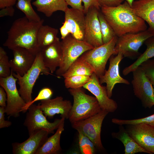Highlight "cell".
Here are the masks:
<instances>
[{
    "mask_svg": "<svg viewBox=\"0 0 154 154\" xmlns=\"http://www.w3.org/2000/svg\"><path fill=\"white\" fill-rule=\"evenodd\" d=\"M73 103L68 119L71 124L91 117L102 109L95 97L86 94L81 88L69 89Z\"/></svg>",
    "mask_w": 154,
    "mask_h": 154,
    "instance_id": "3",
    "label": "cell"
},
{
    "mask_svg": "<svg viewBox=\"0 0 154 154\" xmlns=\"http://www.w3.org/2000/svg\"><path fill=\"white\" fill-rule=\"evenodd\" d=\"M38 105L46 117L52 118L58 114L65 119H68L72 106L70 100H64L61 96L41 100Z\"/></svg>",
    "mask_w": 154,
    "mask_h": 154,
    "instance_id": "17",
    "label": "cell"
},
{
    "mask_svg": "<svg viewBox=\"0 0 154 154\" xmlns=\"http://www.w3.org/2000/svg\"><path fill=\"white\" fill-rule=\"evenodd\" d=\"M133 72L131 81L135 96L141 101L145 108L154 106V89L140 66Z\"/></svg>",
    "mask_w": 154,
    "mask_h": 154,
    "instance_id": "10",
    "label": "cell"
},
{
    "mask_svg": "<svg viewBox=\"0 0 154 154\" xmlns=\"http://www.w3.org/2000/svg\"><path fill=\"white\" fill-rule=\"evenodd\" d=\"M45 66L52 74L60 65L63 58V51L61 41L58 38L53 43L40 50Z\"/></svg>",
    "mask_w": 154,
    "mask_h": 154,
    "instance_id": "19",
    "label": "cell"
},
{
    "mask_svg": "<svg viewBox=\"0 0 154 154\" xmlns=\"http://www.w3.org/2000/svg\"><path fill=\"white\" fill-rule=\"evenodd\" d=\"M28 110L24 125L27 127L29 135L38 129L44 130L49 133H53L62 120L61 118L55 119L52 122H49L38 105L32 104Z\"/></svg>",
    "mask_w": 154,
    "mask_h": 154,
    "instance_id": "11",
    "label": "cell"
},
{
    "mask_svg": "<svg viewBox=\"0 0 154 154\" xmlns=\"http://www.w3.org/2000/svg\"><path fill=\"white\" fill-rule=\"evenodd\" d=\"M7 95L6 93L2 87H0V107L5 108L7 102Z\"/></svg>",
    "mask_w": 154,
    "mask_h": 154,
    "instance_id": "42",
    "label": "cell"
},
{
    "mask_svg": "<svg viewBox=\"0 0 154 154\" xmlns=\"http://www.w3.org/2000/svg\"><path fill=\"white\" fill-rule=\"evenodd\" d=\"M53 93L52 90L50 88L45 87L42 88L39 92L37 96L33 100L29 103H26L22 109L21 112H25L28 110L30 106L36 101L50 99Z\"/></svg>",
    "mask_w": 154,
    "mask_h": 154,
    "instance_id": "34",
    "label": "cell"
},
{
    "mask_svg": "<svg viewBox=\"0 0 154 154\" xmlns=\"http://www.w3.org/2000/svg\"><path fill=\"white\" fill-rule=\"evenodd\" d=\"M98 18L100 23L101 32L104 44L110 41L116 36L113 29L106 20L101 11H99Z\"/></svg>",
    "mask_w": 154,
    "mask_h": 154,
    "instance_id": "28",
    "label": "cell"
},
{
    "mask_svg": "<svg viewBox=\"0 0 154 154\" xmlns=\"http://www.w3.org/2000/svg\"><path fill=\"white\" fill-rule=\"evenodd\" d=\"M68 5L71 8L84 11V7L82 5V0H65Z\"/></svg>",
    "mask_w": 154,
    "mask_h": 154,
    "instance_id": "39",
    "label": "cell"
},
{
    "mask_svg": "<svg viewBox=\"0 0 154 154\" xmlns=\"http://www.w3.org/2000/svg\"><path fill=\"white\" fill-rule=\"evenodd\" d=\"M49 133L43 129L36 130L29 135V138L21 143L12 144L14 154H36L48 137Z\"/></svg>",
    "mask_w": 154,
    "mask_h": 154,
    "instance_id": "16",
    "label": "cell"
},
{
    "mask_svg": "<svg viewBox=\"0 0 154 154\" xmlns=\"http://www.w3.org/2000/svg\"><path fill=\"white\" fill-rule=\"evenodd\" d=\"M6 78L0 77V85L5 90L7 95V103L5 113L9 116L15 117L19 116L20 112L26 103L20 95L16 87L18 79L13 75Z\"/></svg>",
    "mask_w": 154,
    "mask_h": 154,
    "instance_id": "9",
    "label": "cell"
},
{
    "mask_svg": "<svg viewBox=\"0 0 154 154\" xmlns=\"http://www.w3.org/2000/svg\"><path fill=\"white\" fill-rule=\"evenodd\" d=\"M17 8L22 11L30 21L38 22L41 19L33 8L31 0H17Z\"/></svg>",
    "mask_w": 154,
    "mask_h": 154,
    "instance_id": "29",
    "label": "cell"
},
{
    "mask_svg": "<svg viewBox=\"0 0 154 154\" xmlns=\"http://www.w3.org/2000/svg\"><path fill=\"white\" fill-rule=\"evenodd\" d=\"M112 55L110 58V64L108 69L106 70L104 74L100 78L101 84L105 83L108 96L111 98L112 96L113 90L117 84H123L129 85L130 83L127 80L122 78L120 75L119 65L124 56L120 52L116 56Z\"/></svg>",
    "mask_w": 154,
    "mask_h": 154,
    "instance_id": "13",
    "label": "cell"
},
{
    "mask_svg": "<svg viewBox=\"0 0 154 154\" xmlns=\"http://www.w3.org/2000/svg\"><path fill=\"white\" fill-rule=\"evenodd\" d=\"M42 74H52L45 66L40 51L37 54L32 66L24 75L21 76L13 72V76L18 79L19 93L26 103L33 100L32 94L33 87L40 75Z\"/></svg>",
    "mask_w": 154,
    "mask_h": 154,
    "instance_id": "4",
    "label": "cell"
},
{
    "mask_svg": "<svg viewBox=\"0 0 154 154\" xmlns=\"http://www.w3.org/2000/svg\"><path fill=\"white\" fill-rule=\"evenodd\" d=\"M112 121L114 123L121 125L144 123L154 127V114L145 117L131 120L121 119L114 118L112 119Z\"/></svg>",
    "mask_w": 154,
    "mask_h": 154,
    "instance_id": "32",
    "label": "cell"
},
{
    "mask_svg": "<svg viewBox=\"0 0 154 154\" xmlns=\"http://www.w3.org/2000/svg\"><path fill=\"white\" fill-rule=\"evenodd\" d=\"M144 43L147 47L146 50L134 62L123 69L122 73L124 76L132 72L143 62L154 57V36L147 39Z\"/></svg>",
    "mask_w": 154,
    "mask_h": 154,
    "instance_id": "25",
    "label": "cell"
},
{
    "mask_svg": "<svg viewBox=\"0 0 154 154\" xmlns=\"http://www.w3.org/2000/svg\"><path fill=\"white\" fill-rule=\"evenodd\" d=\"M12 50L13 58L9 61L11 70L22 76L33 66L37 54L21 47H17Z\"/></svg>",
    "mask_w": 154,
    "mask_h": 154,
    "instance_id": "18",
    "label": "cell"
},
{
    "mask_svg": "<svg viewBox=\"0 0 154 154\" xmlns=\"http://www.w3.org/2000/svg\"><path fill=\"white\" fill-rule=\"evenodd\" d=\"M90 76L87 75H75L64 78L65 87L67 88H81L90 80Z\"/></svg>",
    "mask_w": 154,
    "mask_h": 154,
    "instance_id": "30",
    "label": "cell"
},
{
    "mask_svg": "<svg viewBox=\"0 0 154 154\" xmlns=\"http://www.w3.org/2000/svg\"><path fill=\"white\" fill-rule=\"evenodd\" d=\"M83 87L94 96L102 110L108 113L114 112L117 110V103L108 96L106 86L100 84L99 78L95 73L91 75L90 80Z\"/></svg>",
    "mask_w": 154,
    "mask_h": 154,
    "instance_id": "14",
    "label": "cell"
},
{
    "mask_svg": "<svg viewBox=\"0 0 154 154\" xmlns=\"http://www.w3.org/2000/svg\"><path fill=\"white\" fill-rule=\"evenodd\" d=\"M117 38L118 37L116 36L108 42L94 47L80 57L90 64L94 69V73L99 78L104 74L107 62L114 55Z\"/></svg>",
    "mask_w": 154,
    "mask_h": 154,
    "instance_id": "6",
    "label": "cell"
},
{
    "mask_svg": "<svg viewBox=\"0 0 154 154\" xmlns=\"http://www.w3.org/2000/svg\"><path fill=\"white\" fill-rule=\"evenodd\" d=\"M140 66L154 89V59L150 58L147 60L143 62Z\"/></svg>",
    "mask_w": 154,
    "mask_h": 154,
    "instance_id": "35",
    "label": "cell"
},
{
    "mask_svg": "<svg viewBox=\"0 0 154 154\" xmlns=\"http://www.w3.org/2000/svg\"><path fill=\"white\" fill-rule=\"evenodd\" d=\"M130 125L131 137L150 154L154 153V127L144 123Z\"/></svg>",
    "mask_w": 154,
    "mask_h": 154,
    "instance_id": "15",
    "label": "cell"
},
{
    "mask_svg": "<svg viewBox=\"0 0 154 154\" xmlns=\"http://www.w3.org/2000/svg\"><path fill=\"white\" fill-rule=\"evenodd\" d=\"M100 11L118 37L147 29L145 21L133 12L125 1L116 7H102Z\"/></svg>",
    "mask_w": 154,
    "mask_h": 154,
    "instance_id": "1",
    "label": "cell"
},
{
    "mask_svg": "<svg viewBox=\"0 0 154 154\" xmlns=\"http://www.w3.org/2000/svg\"><path fill=\"white\" fill-rule=\"evenodd\" d=\"M43 19L36 22L24 16L15 20L7 32V38L3 46L12 50L17 47L26 48L37 54L40 51L37 35Z\"/></svg>",
    "mask_w": 154,
    "mask_h": 154,
    "instance_id": "2",
    "label": "cell"
},
{
    "mask_svg": "<svg viewBox=\"0 0 154 154\" xmlns=\"http://www.w3.org/2000/svg\"><path fill=\"white\" fill-rule=\"evenodd\" d=\"M131 7L135 14L148 23L147 29L154 35V0L134 1Z\"/></svg>",
    "mask_w": 154,
    "mask_h": 154,
    "instance_id": "21",
    "label": "cell"
},
{
    "mask_svg": "<svg viewBox=\"0 0 154 154\" xmlns=\"http://www.w3.org/2000/svg\"><path fill=\"white\" fill-rule=\"evenodd\" d=\"M15 11L13 6L7 7L2 8L0 11V17L5 16H12L14 14Z\"/></svg>",
    "mask_w": 154,
    "mask_h": 154,
    "instance_id": "41",
    "label": "cell"
},
{
    "mask_svg": "<svg viewBox=\"0 0 154 154\" xmlns=\"http://www.w3.org/2000/svg\"><path fill=\"white\" fill-rule=\"evenodd\" d=\"M154 35L147 29L137 33H128L118 37L114 55L121 53L124 57L134 58L140 55L138 50L148 38Z\"/></svg>",
    "mask_w": 154,
    "mask_h": 154,
    "instance_id": "7",
    "label": "cell"
},
{
    "mask_svg": "<svg viewBox=\"0 0 154 154\" xmlns=\"http://www.w3.org/2000/svg\"><path fill=\"white\" fill-rule=\"evenodd\" d=\"M109 113L102 110L97 114L86 119L72 124V127L89 138L99 150L103 148L101 139L103 120Z\"/></svg>",
    "mask_w": 154,
    "mask_h": 154,
    "instance_id": "8",
    "label": "cell"
},
{
    "mask_svg": "<svg viewBox=\"0 0 154 154\" xmlns=\"http://www.w3.org/2000/svg\"><path fill=\"white\" fill-rule=\"evenodd\" d=\"M62 120L56 132L48 138L42 145L38 149L36 154H58L61 151L60 141L61 135L64 130L65 119L61 117Z\"/></svg>",
    "mask_w": 154,
    "mask_h": 154,
    "instance_id": "22",
    "label": "cell"
},
{
    "mask_svg": "<svg viewBox=\"0 0 154 154\" xmlns=\"http://www.w3.org/2000/svg\"><path fill=\"white\" fill-rule=\"evenodd\" d=\"M63 58L60 66L56 70V76H62L71 64L83 53L94 47L84 41L78 40L69 34L61 41Z\"/></svg>",
    "mask_w": 154,
    "mask_h": 154,
    "instance_id": "5",
    "label": "cell"
},
{
    "mask_svg": "<svg viewBox=\"0 0 154 154\" xmlns=\"http://www.w3.org/2000/svg\"><path fill=\"white\" fill-rule=\"evenodd\" d=\"M117 138L123 144L125 154H134L139 152L150 154L135 141L127 132L121 133Z\"/></svg>",
    "mask_w": 154,
    "mask_h": 154,
    "instance_id": "27",
    "label": "cell"
},
{
    "mask_svg": "<svg viewBox=\"0 0 154 154\" xmlns=\"http://www.w3.org/2000/svg\"><path fill=\"white\" fill-rule=\"evenodd\" d=\"M78 132V145L82 154H93L96 151V147L92 141L82 133Z\"/></svg>",
    "mask_w": 154,
    "mask_h": 154,
    "instance_id": "31",
    "label": "cell"
},
{
    "mask_svg": "<svg viewBox=\"0 0 154 154\" xmlns=\"http://www.w3.org/2000/svg\"><path fill=\"white\" fill-rule=\"evenodd\" d=\"M123 1H125L127 2L130 6L131 7L134 0H123Z\"/></svg>",
    "mask_w": 154,
    "mask_h": 154,
    "instance_id": "44",
    "label": "cell"
},
{
    "mask_svg": "<svg viewBox=\"0 0 154 154\" xmlns=\"http://www.w3.org/2000/svg\"><path fill=\"white\" fill-rule=\"evenodd\" d=\"M60 31L62 39L64 38L68 35L71 33L70 28L68 23L64 21L60 29Z\"/></svg>",
    "mask_w": 154,
    "mask_h": 154,
    "instance_id": "40",
    "label": "cell"
},
{
    "mask_svg": "<svg viewBox=\"0 0 154 154\" xmlns=\"http://www.w3.org/2000/svg\"><path fill=\"white\" fill-rule=\"evenodd\" d=\"M5 108L0 107V128L7 127H10L12 124L11 122L5 119Z\"/></svg>",
    "mask_w": 154,
    "mask_h": 154,
    "instance_id": "38",
    "label": "cell"
},
{
    "mask_svg": "<svg viewBox=\"0 0 154 154\" xmlns=\"http://www.w3.org/2000/svg\"><path fill=\"white\" fill-rule=\"evenodd\" d=\"M84 4V12L86 14L89 8L92 6L100 10L101 7L97 0H82Z\"/></svg>",
    "mask_w": 154,
    "mask_h": 154,
    "instance_id": "36",
    "label": "cell"
},
{
    "mask_svg": "<svg viewBox=\"0 0 154 154\" xmlns=\"http://www.w3.org/2000/svg\"><path fill=\"white\" fill-rule=\"evenodd\" d=\"M17 0H0V8L13 6L16 3Z\"/></svg>",
    "mask_w": 154,
    "mask_h": 154,
    "instance_id": "43",
    "label": "cell"
},
{
    "mask_svg": "<svg viewBox=\"0 0 154 154\" xmlns=\"http://www.w3.org/2000/svg\"><path fill=\"white\" fill-rule=\"evenodd\" d=\"M64 13V21L69 25L71 34L76 39L83 40L85 24V14L84 11L68 8Z\"/></svg>",
    "mask_w": 154,
    "mask_h": 154,
    "instance_id": "20",
    "label": "cell"
},
{
    "mask_svg": "<svg viewBox=\"0 0 154 154\" xmlns=\"http://www.w3.org/2000/svg\"><path fill=\"white\" fill-rule=\"evenodd\" d=\"M92 6L85 14V24L84 40L92 46L97 47L104 44L98 18L99 11Z\"/></svg>",
    "mask_w": 154,
    "mask_h": 154,
    "instance_id": "12",
    "label": "cell"
},
{
    "mask_svg": "<svg viewBox=\"0 0 154 154\" xmlns=\"http://www.w3.org/2000/svg\"><path fill=\"white\" fill-rule=\"evenodd\" d=\"M102 7H114L121 4L123 0H97Z\"/></svg>",
    "mask_w": 154,
    "mask_h": 154,
    "instance_id": "37",
    "label": "cell"
},
{
    "mask_svg": "<svg viewBox=\"0 0 154 154\" xmlns=\"http://www.w3.org/2000/svg\"><path fill=\"white\" fill-rule=\"evenodd\" d=\"M93 73L94 69L90 64L79 57L71 64L62 76L65 78L75 75L91 76Z\"/></svg>",
    "mask_w": 154,
    "mask_h": 154,
    "instance_id": "26",
    "label": "cell"
},
{
    "mask_svg": "<svg viewBox=\"0 0 154 154\" xmlns=\"http://www.w3.org/2000/svg\"><path fill=\"white\" fill-rule=\"evenodd\" d=\"M10 61L6 51L0 47V77L6 78L11 74Z\"/></svg>",
    "mask_w": 154,
    "mask_h": 154,
    "instance_id": "33",
    "label": "cell"
},
{
    "mask_svg": "<svg viewBox=\"0 0 154 154\" xmlns=\"http://www.w3.org/2000/svg\"><path fill=\"white\" fill-rule=\"evenodd\" d=\"M37 11L50 17L54 12L61 11L64 12L68 8L65 0H35L32 3Z\"/></svg>",
    "mask_w": 154,
    "mask_h": 154,
    "instance_id": "23",
    "label": "cell"
},
{
    "mask_svg": "<svg viewBox=\"0 0 154 154\" xmlns=\"http://www.w3.org/2000/svg\"><path fill=\"white\" fill-rule=\"evenodd\" d=\"M57 29L47 25H42L37 34V44L40 50L44 47L53 43L58 37Z\"/></svg>",
    "mask_w": 154,
    "mask_h": 154,
    "instance_id": "24",
    "label": "cell"
}]
</instances>
